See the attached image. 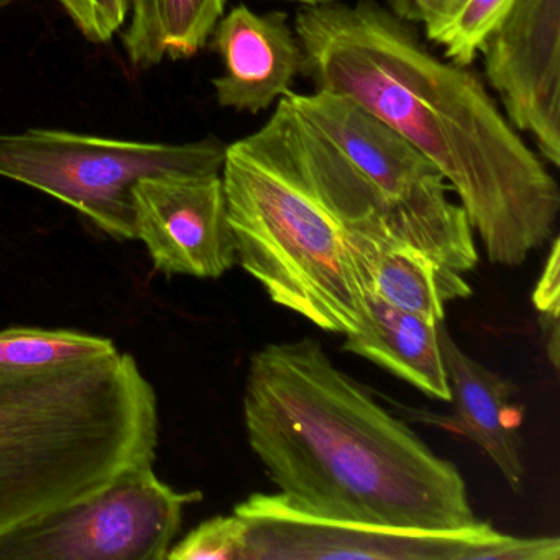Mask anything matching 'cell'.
<instances>
[{
  "mask_svg": "<svg viewBox=\"0 0 560 560\" xmlns=\"http://www.w3.org/2000/svg\"><path fill=\"white\" fill-rule=\"evenodd\" d=\"M291 2H300L301 5H324L332 4L337 0H291Z\"/></svg>",
  "mask_w": 560,
  "mask_h": 560,
  "instance_id": "603a6c76",
  "label": "cell"
},
{
  "mask_svg": "<svg viewBox=\"0 0 560 560\" xmlns=\"http://www.w3.org/2000/svg\"><path fill=\"white\" fill-rule=\"evenodd\" d=\"M369 179L395 212L412 247L464 273L478 264L474 229L438 168L392 127L349 97L327 91L288 93Z\"/></svg>",
  "mask_w": 560,
  "mask_h": 560,
  "instance_id": "8992f818",
  "label": "cell"
},
{
  "mask_svg": "<svg viewBox=\"0 0 560 560\" xmlns=\"http://www.w3.org/2000/svg\"><path fill=\"white\" fill-rule=\"evenodd\" d=\"M439 343L451 386V415L416 411L412 419L447 429L474 441L491 458L514 493L524 481L520 409L513 405L516 386L471 359L452 340L444 320L438 324Z\"/></svg>",
  "mask_w": 560,
  "mask_h": 560,
  "instance_id": "7c38bea8",
  "label": "cell"
},
{
  "mask_svg": "<svg viewBox=\"0 0 560 560\" xmlns=\"http://www.w3.org/2000/svg\"><path fill=\"white\" fill-rule=\"evenodd\" d=\"M225 143L136 142L58 129L0 133V178L77 209L116 241H133L132 189L145 176L219 175Z\"/></svg>",
  "mask_w": 560,
  "mask_h": 560,
  "instance_id": "5b68a950",
  "label": "cell"
},
{
  "mask_svg": "<svg viewBox=\"0 0 560 560\" xmlns=\"http://www.w3.org/2000/svg\"><path fill=\"white\" fill-rule=\"evenodd\" d=\"M244 421L252 451L301 510L408 529L480 523L457 465L337 369L317 340L252 355Z\"/></svg>",
  "mask_w": 560,
  "mask_h": 560,
  "instance_id": "7a4b0ae2",
  "label": "cell"
},
{
  "mask_svg": "<svg viewBox=\"0 0 560 560\" xmlns=\"http://www.w3.org/2000/svg\"><path fill=\"white\" fill-rule=\"evenodd\" d=\"M336 143L290 97L225 147L221 170L237 264L271 301L329 332H355L365 293L340 218Z\"/></svg>",
  "mask_w": 560,
  "mask_h": 560,
  "instance_id": "3957f363",
  "label": "cell"
},
{
  "mask_svg": "<svg viewBox=\"0 0 560 560\" xmlns=\"http://www.w3.org/2000/svg\"><path fill=\"white\" fill-rule=\"evenodd\" d=\"M478 54L508 122L559 168L560 0H516Z\"/></svg>",
  "mask_w": 560,
  "mask_h": 560,
  "instance_id": "9c48e42d",
  "label": "cell"
},
{
  "mask_svg": "<svg viewBox=\"0 0 560 560\" xmlns=\"http://www.w3.org/2000/svg\"><path fill=\"white\" fill-rule=\"evenodd\" d=\"M248 560H491L506 534L490 523L457 530L408 529L334 520L281 493H254L235 506Z\"/></svg>",
  "mask_w": 560,
  "mask_h": 560,
  "instance_id": "ba28073f",
  "label": "cell"
},
{
  "mask_svg": "<svg viewBox=\"0 0 560 560\" xmlns=\"http://www.w3.org/2000/svg\"><path fill=\"white\" fill-rule=\"evenodd\" d=\"M438 324L366 291L365 316L359 330L347 334L343 350L388 370L424 395L451 401Z\"/></svg>",
  "mask_w": 560,
  "mask_h": 560,
  "instance_id": "4fadbf2b",
  "label": "cell"
},
{
  "mask_svg": "<svg viewBox=\"0 0 560 560\" xmlns=\"http://www.w3.org/2000/svg\"><path fill=\"white\" fill-rule=\"evenodd\" d=\"M117 352L113 340L77 330H0V380L27 378L94 362Z\"/></svg>",
  "mask_w": 560,
  "mask_h": 560,
  "instance_id": "2e32d148",
  "label": "cell"
},
{
  "mask_svg": "<svg viewBox=\"0 0 560 560\" xmlns=\"http://www.w3.org/2000/svg\"><path fill=\"white\" fill-rule=\"evenodd\" d=\"M202 493L176 491L153 465L132 468L109 487L0 539V560H163L183 511Z\"/></svg>",
  "mask_w": 560,
  "mask_h": 560,
  "instance_id": "52a82bcc",
  "label": "cell"
},
{
  "mask_svg": "<svg viewBox=\"0 0 560 560\" xmlns=\"http://www.w3.org/2000/svg\"><path fill=\"white\" fill-rule=\"evenodd\" d=\"M385 2L396 18L409 24H422L441 4V0H385Z\"/></svg>",
  "mask_w": 560,
  "mask_h": 560,
  "instance_id": "44dd1931",
  "label": "cell"
},
{
  "mask_svg": "<svg viewBox=\"0 0 560 560\" xmlns=\"http://www.w3.org/2000/svg\"><path fill=\"white\" fill-rule=\"evenodd\" d=\"M225 0H145L130 19L122 44L132 67L150 70L163 60H186L208 45Z\"/></svg>",
  "mask_w": 560,
  "mask_h": 560,
  "instance_id": "9a60e30c",
  "label": "cell"
},
{
  "mask_svg": "<svg viewBox=\"0 0 560 560\" xmlns=\"http://www.w3.org/2000/svg\"><path fill=\"white\" fill-rule=\"evenodd\" d=\"M155 389L129 353L0 380V539L153 465Z\"/></svg>",
  "mask_w": 560,
  "mask_h": 560,
  "instance_id": "277c9868",
  "label": "cell"
},
{
  "mask_svg": "<svg viewBox=\"0 0 560 560\" xmlns=\"http://www.w3.org/2000/svg\"><path fill=\"white\" fill-rule=\"evenodd\" d=\"M143 8H145V0H130L129 18H137L143 11Z\"/></svg>",
  "mask_w": 560,
  "mask_h": 560,
  "instance_id": "7402d4cb",
  "label": "cell"
},
{
  "mask_svg": "<svg viewBox=\"0 0 560 560\" xmlns=\"http://www.w3.org/2000/svg\"><path fill=\"white\" fill-rule=\"evenodd\" d=\"M93 44H109L129 18L130 0H57Z\"/></svg>",
  "mask_w": 560,
  "mask_h": 560,
  "instance_id": "d6986e66",
  "label": "cell"
},
{
  "mask_svg": "<svg viewBox=\"0 0 560 560\" xmlns=\"http://www.w3.org/2000/svg\"><path fill=\"white\" fill-rule=\"evenodd\" d=\"M516 0H441L422 22L425 37L444 48L445 58L470 68L485 38L501 24Z\"/></svg>",
  "mask_w": 560,
  "mask_h": 560,
  "instance_id": "e0dca14e",
  "label": "cell"
},
{
  "mask_svg": "<svg viewBox=\"0 0 560 560\" xmlns=\"http://www.w3.org/2000/svg\"><path fill=\"white\" fill-rule=\"evenodd\" d=\"M166 559L248 560L244 521L237 514L211 517L170 547Z\"/></svg>",
  "mask_w": 560,
  "mask_h": 560,
  "instance_id": "ac0fdd59",
  "label": "cell"
},
{
  "mask_svg": "<svg viewBox=\"0 0 560 560\" xmlns=\"http://www.w3.org/2000/svg\"><path fill=\"white\" fill-rule=\"evenodd\" d=\"M132 201L136 241L160 273L221 278L237 265L221 173L145 176Z\"/></svg>",
  "mask_w": 560,
  "mask_h": 560,
  "instance_id": "30bf717a",
  "label": "cell"
},
{
  "mask_svg": "<svg viewBox=\"0 0 560 560\" xmlns=\"http://www.w3.org/2000/svg\"><path fill=\"white\" fill-rule=\"evenodd\" d=\"M9 2H11V0H0V9H4L5 5H9Z\"/></svg>",
  "mask_w": 560,
  "mask_h": 560,
  "instance_id": "cb8c5ba5",
  "label": "cell"
},
{
  "mask_svg": "<svg viewBox=\"0 0 560 560\" xmlns=\"http://www.w3.org/2000/svg\"><path fill=\"white\" fill-rule=\"evenodd\" d=\"M362 284L363 293L369 291L389 306L432 323L445 319V303L471 294L462 273L408 244L380 252L363 273Z\"/></svg>",
  "mask_w": 560,
  "mask_h": 560,
  "instance_id": "5bb4252c",
  "label": "cell"
},
{
  "mask_svg": "<svg viewBox=\"0 0 560 560\" xmlns=\"http://www.w3.org/2000/svg\"><path fill=\"white\" fill-rule=\"evenodd\" d=\"M560 245L553 238L546 267L533 293V303L539 314L540 329L546 340L547 355L552 365L559 366V311H560Z\"/></svg>",
  "mask_w": 560,
  "mask_h": 560,
  "instance_id": "ffe728a7",
  "label": "cell"
},
{
  "mask_svg": "<svg viewBox=\"0 0 560 560\" xmlns=\"http://www.w3.org/2000/svg\"><path fill=\"white\" fill-rule=\"evenodd\" d=\"M314 90L392 127L444 176L491 264L517 267L552 237L560 188L480 78L432 55L375 0L303 5L293 25Z\"/></svg>",
  "mask_w": 560,
  "mask_h": 560,
  "instance_id": "6da1fadb",
  "label": "cell"
},
{
  "mask_svg": "<svg viewBox=\"0 0 560 560\" xmlns=\"http://www.w3.org/2000/svg\"><path fill=\"white\" fill-rule=\"evenodd\" d=\"M208 44L224 67L212 88L225 109L264 113L290 93L300 74L301 47L284 12L257 14L235 5L219 19Z\"/></svg>",
  "mask_w": 560,
  "mask_h": 560,
  "instance_id": "8fae6325",
  "label": "cell"
}]
</instances>
